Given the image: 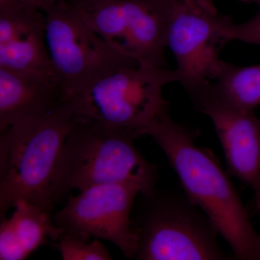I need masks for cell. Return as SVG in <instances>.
<instances>
[{"instance_id":"4","label":"cell","mask_w":260,"mask_h":260,"mask_svg":"<svg viewBox=\"0 0 260 260\" xmlns=\"http://www.w3.org/2000/svg\"><path fill=\"white\" fill-rule=\"evenodd\" d=\"M131 220L138 238L135 259H235L222 250L216 228L185 193L155 188L140 193Z\"/></svg>"},{"instance_id":"15","label":"cell","mask_w":260,"mask_h":260,"mask_svg":"<svg viewBox=\"0 0 260 260\" xmlns=\"http://www.w3.org/2000/svg\"><path fill=\"white\" fill-rule=\"evenodd\" d=\"M54 247L64 260H111L112 256L99 239L84 242L61 234Z\"/></svg>"},{"instance_id":"8","label":"cell","mask_w":260,"mask_h":260,"mask_svg":"<svg viewBox=\"0 0 260 260\" xmlns=\"http://www.w3.org/2000/svg\"><path fill=\"white\" fill-rule=\"evenodd\" d=\"M139 188L132 184L90 186L69 196L64 206L54 215V224L63 234L89 242L92 237L109 241L124 255L134 259L138 238L131 214Z\"/></svg>"},{"instance_id":"17","label":"cell","mask_w":260,"mask_h":260,"mask_svg":"<svg viewBox=\"0 0 260 260\" xmlns=\"http://www.w3.org/2000/svg\"><path fill=\"white\" fill-rule=\"evenodd\" d=\"M27 1L44 13L46 10L52 8L54 5L65 2L66 0H27Z\"/></svg>"},{"instance_id":"20","label":"cell","mask_w":260,"mask_h":260,"mask_svg":"<svg viewBox=\"0 0 260 260\" xmlns=\"http://www.w3.org/2000/svg\"><path fill=\"white\" fill-rule=\"evenodd\" d=\"M242 1L247 2V3H254L258 5H260V0H242Z\"/></svg>"},{"instance_id":"7","label":"cell","mask_w":260,"mask_h":260,"mask_svg":"<svg viewBox=\"0 0 260 260\" xmlns=\"http://www.w3.org/2000/svg\"><path fill=\"white\" fill-rule=\"evenodd\" d=\"M174 0H104L75 8L94 31L141 68H168L165 57Z\"/></svg>"},{"instance_id":"2","label":"cell","mask_w":260,"mask_h":260,"mask_svg":"<svg viewBox=\"0 0 260 260\" xmlns=\"http://www.w3.org/2000/svg\"><path fill=\"white\" fill-rule=\"evenodd\" d=\"M80 114L69 98L0 132V218L18 201L54 210L51 185L70 129Z\"/></svg>"},{"instance_id":"3","label":"cell","mask_w":260,"mask_h":260,"mask_svg":"<svg viewBox=\"0 0 260 260\" xmlns=\"http://www.w3.org/2000/svg\"><path fill=\"white\" fill-rule=\"evenodd\" d=\"M129 130L111 127L80 116L61 150L51 185L54 205L73 189L107 184H132L141 194L155 189L158 167L134 144Z\"/></svg>"},{"instance_id":"12","label":"cell","mask_w":260,"mask_h":260,"mask_svg":"<svg viewBox=\"0 0 260 260\" xmlns=\"http://www.w3.org/2000/svg\"><path fill=\"white\" fill-rule=\"evenodd\" d=\"M65 95L54 78L0 68V132L25 116L49 110Z\"/></svg>"},{"instance_id":"19","label":"cell","mask_w":260,"mask_h":260,"mask_svg":"<svg viewBox=\"0 0 260 260\" xmlns=\"http://www.w3.org/2000/svg\"><path fill=\"white\" fill-rule=\"evenodd\" d=\"M255 198L256 207H257L258 210H259L260 213V191H259V192L255 193Z\"/></svg>"},{"instance_id":"13","label":"cell","mask_w":260,"mask_h":260,"mask_svg":"<svg viewBox=\"0 0 260 260\" xmlns=\"http://www.w3.org/2000/svg\"><path fill=\"white\" fill-rule=\"evenodd\" d=\"M14 208L9 218L1 219L0 259H27L49 241H58L63 234L54 224L52 210L24 200Z\"/></svg>"},{"instance_id":"14","label":"cell","mask_w":260,"mask_h":260,"mask_svg":"<svg viewBox=\"0 0 260 260\" xmlns=\"http://www.w3.org/2000/svg\"><path fill=\"white\" fill-rule=\"evenodd\" d=\"M210 87L229 105L254 111L260 105V64L238 66L223 61Z\"/></svg>"},{"instance_id":"18","label":"cell","mask_w":260,"mask_h":260,"mask_svg":"<svg viewBox=\"0 0 260 260\" xmlns=\"http://www.w3.org/2000/svg\"><path fill=\"white\" fill-rule=\"evenodd\" d=\"M104 0H66V3L75 8H85L101 3Z\"/></svg>"},{"instance_id":"11","label":"cell","mask_w":260,"mask_h":260,"mask_svg":"<svg viewBox=\"0 0 260 260\" xmlns=\"http://www.w3.org/2000/svg\"><path fill=\"white\" fill-rule=\"evenodd\" d=\"M45 15L27 0H0V68L54 78Z\"/></svg>"},{"instance_id":"1","label":"cell","mask_w":260,"mask_h":260,"mask_svg":"<svg viewBox=\"0 0 260 260\" xmlns=\"http://www.w3.org/2000/svg\"><path fill=\"white\" fill-rule=\"evenodd\" d=\"M162 149L184 193L224 238L234 259L260 260V234L226 173L207 149L195 143L196 129L162 113L145 130Z\"/></svg>"},{"instance_id":"6","label":"cell","mask_w":260,"mask_h":260,"mask_svg":"<svg viewBox=\"0 0 260 260\" xmlns=\"http://www.w3.org/2000/svg\"><path fill=\"white\" fill-rule=\"evenodd\" d=\"M177 81L175 69L129 67L108 75L82 93L67 96L74 102L80 116L129 130L138 138L169 110L162 90L167 84Z\"/></svg>"},{"instance_id":"5","label":"cell","mask_w":260,"mask_h":260,"mask_svg":"<svg viewBox=\"0 0 260 260\" xmlns=\"http://www.w3.org/2000/svg\"><path fill=\"white\" fill-rule=\"evenodd\" d=\"M44 15L53 74L65 95H77L117 70L139 66L94 31L66 2Z\"/></svg>"},{"instance_id":"10","label":"cell","mask_w":260,"mask_h":260,"mask_svg":"<svg viewBox=\"0 0 260 260\" xmlns=\"http://www.w3.org/2000/svg\"><path fill=\"white\" fill-rule=\"evenodd\" d=\"M195 109L213 122L223 147L229 172L255 193L260 191V118L219 99L206 84L189 95Z\"/></svg>"},{"instance_id":"16","label":"cell","mask_w":260,"mask_h":260,"mask_svg":"<svg viewBox=\"0 0 260 260\" xmlns=\"http://www.w3.org/2000/svg\"><path fill=\"white\" fill-rule=\"evenodd\" d=\"M256 14L247 21L234 23L223 17L220 24V34L226 42L237 40L260 46V5Z\"/></svg>"},{"instance_id":"9","label":"cell","mask_w":260,"mask_h":260,"mask_svg":"<svg viewBox=\"0 0 260 260\" xmlns=\"http://www.w3.org/2000/svg\"><path fill=\"white\" fill-rule=\"evenodd\" d=\"M223 17L212 0H174L167 47L177 61V83L189 95L211 82L223 61Z\"/></svg>"}]
</instances>
